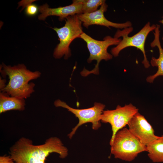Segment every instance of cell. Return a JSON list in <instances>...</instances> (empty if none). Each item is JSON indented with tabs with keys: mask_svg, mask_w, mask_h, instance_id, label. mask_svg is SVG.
<instances>
[{
	"mask_svg": "<svg viewBox=\"0 0 163 163\" xmlns=\"http://www.w3.org/2000/svg\"><path fill=\"white\" fill-rule=\"evenodd\" d=\"M56 153L62 159L68 155V150L56 137L46 139L43 144L34 145L31 139L22 137L10 148L9 153L14 163H45L46 158Z\"/></svg>",
	"mask_w": 163,
	"mask_h": 163,
	"instance_id": "6da1fadb",
	"label": "cell"
},
{
	"mask_svg": "<svg viewBox=\"0 0 163 163\" xmlns=\"http://www.w3.org/2000/svg\"><path fill=\"white\" fill-rule=\"evenodd\" d=\"M0 72L4 76H8L9 81L5 87L1 91L11 97L26 98L34 91L35 84L30 81L40 77L39 71L34 72L27 69L24 64L12 66L3 63Z\"/></svg>",
	"mask_w": 163,
	"mask_h": 163,
	"instance_id": "7a4b0ae2",
	"label": "cell"
},
{
	"mask_svg": "<svg viewBox=\"0 0 163 163\" xmlns=\"http://www.w3.org/2000/svg\"><path fill=\"white\" fill-rule=\"evenodd\" d=\"M110 146V154L115 158L127 161H131L139 153L147 152V146L125 127L117 132Z\"/></svg>",
	"mask_w": 163,
	"mask_h": 163,
	"instance_id": "3957f363",
	"label": "cell"
},
{
	"mask_svg": "<svg viewBox=\"0 0 163 163\" xmlns=\"http://www.w3.org/2000/svg\"><path fill=\"white\" fill-rule=\"evenodd\" d=\"M66 19L64 26L53 28L57 34L59 41L53 53L56 59H60L64 56V59H67L70 57L71 55L69 48L71 43L75 39L80 38L83 32L82 23L77 14L69 16Z\"/></svg>",
	"mask_w": 163,
	"mask_h": 163,
	"instance_id": "277c9868",
	"label": "cell"
},
{
	"mask_svg": "<svg viewBox=\"0 0 163 163\" xmlns=\"http://www.w3.org/2000/svg\"><path fill=\"white\" fill-rule=\"evenodd\" d=\"M156 25H151L148 22L137 33L131 37H129V33L133 31V28L131 27L123 29L122 30H118L115 34L114 37L119 38L122 37L119 43L111 49V54L114 57L118 56L120 52L123 49L129 47H134L139 49L142 52L144 59L142 62L144 67L149 68L150 64L146 57L145 49V43L146 38L149 33L155 30Z\"/></svg>",
	"mask_w": 163,
	"mask_h": 163,
	"instance_id": "5b68a950",
	"label": "cell"
},
{
	"mask_svg": "<svg viewBox=\"0 0 163 163\" xmlns=\"http://www.w3.org/2000/svg\"><path fill=\"white\" fill-rule=\"evenodd\" d=\"M80 38L86 43L90 53L88 62L90 63L93 60H95L97 62L93 69L90 71L84 68L81 72V75L84 77L92 73L98 74L100 62L102 60L107 61L113 58V56L108 52V48L110 46L117 45L122 40L121 38L107 36L104 38L103 40H98L93 38L84 32L80 35Z\"/></svg>",
	"mask_w": 163,
	"mask_h": 163,
	"instance_id": "8992f818",
	"label": "cell"
},
{
	"mask_svg": "<svg viewBox=\"0 0 163 163\" xmlns=\"http://www.w3.org/2000/svg\"><path fill=\"white\" fill-rule=\"evenodd\" d=\"M54 105L56 107L65 108L74 114L79 120L77 124L72 129V131L68 134V137L71 139L78 129L81 125L86 123L92 124V128L97 130L101 126V117L105 105L100 103L95 102L94 106L91 107L84 109H75L68 105L66 103L59 99L55 101Z\"/></svg>",
	"mask_w": 163,
	"mask_h": 163,
	"instance_id": "52a82bcc",
	"label": "cell"
},
{
	"mask_svg": "<svg viewBox=\"0 0 163 163\" xmlns=\"http://www.w3.org/2000/svg\"><path fill=\"white\" fill-rule=\"evenodd\" d=\"M138 109L130 103L123 107L118 105L113 110H104L101 121L109 123L111 126L112 135L110 142V145L117 132L125 127L133 116L138 112Z\"/></svg>",
	"mask_w": 163,
	"mask_h": 163,
	"instance_id": "ba28073f",
	"label": "cell"
},
{
	"mask_svg": "<svg viewBox=\"0 0 163 163\" xmlns=\"http://www.w3.org/2000/svg\"><path fill=\"white\" fill-rule=\"evenodd\" d=\"M127 125L131 133L146 146L159 137L155 135L152 126L139 112L133 116Z\"/></svg>",
	"mask_w": 163,
	"mask_h": 163,
	"instance_id": "9c48e42d",
	"label": "cell"
},
{
	"mask_svg": "<svg viewBox=\"0 0 163 163\" xmlns=\"http://www.w3.org/2000/svg\"><path fill=\"white\" fill-rule=\"evenodd\" d=\"M108 5L104 2L99 9L90 13L77 14L79 19L82 22L83 25L86 28L92 25H97L106 27L109 28L113 27L118 29H124L131 27V23L127 21L124 23H116L107 20L104 14L107 9Z\"/></svg>",
	"mask_w": 163,
	"mask_h": 163,
	"instance_id": "30bf717a",
	"label": "cell"
},
{
	"mask_svg": "<svg viewBox=\"0 0 163 163\" xmlns=\"http://www.w3.org/2000/svg\"><path fill=\"white\" fill-rule=\"evenodd\" d=\"M83 0H73L72 3L68 6L57 8H49L47 4L39 7L40 14L38 16L39 20L44 21L46 17L50 16L59 17V20L62 21L68 17L82 13Z\"/></svg>",
	"mask_w": 163,
	"mask_h": 163,
	"instance_id": "8fae6325",
	"label": "cell"
},
{
	"mask_svg": "<svg viewBox=\"0 0 163 163\" xmlns=\"http://www.w3.org/2000/svg\"><path fill=\"white\" fill-rule=\"evenodd\" d=\"M160 25H156V27L153 33L154 38L153 41L151 43L150 46L152 47L157 46L158 49L159 56L157 58L153 57L150 61V64L153 67H158V70L155 73L150 75L146 78V81L150 83H153L154 80L157 77L163 76V49L162 47L160 40Z\"/></svg>",
	"mask_w": 163,
	"mask_h": 163,
	"instance_id": "7c38bea8",
	"label": "cell"
},
{
	"mask_svg": "<svg viewBox=\"0 0 163 163\" xmlns=\"http://www.w3.org/2000/svg\"><path fill=\"white\" fill-rule=\"evenodd\" d=\"M24 98L10 97L2 92L0 93V113L10 110L23 111L25 109Z\"/></svg>",
	"mask_w": 163,
	"mask_h": 163,
	"instance_id": "4fadbf2b",
	"label": "cell"
},
{
	"mask_svg": "<svg viewBox=\"0 0 163 163\" xmlns=\"http://www.w3.org/2000/svg\"><path fill=\"white\" fill-rule=\"evenodd\" d=\"M148 156L153 162H163V135L147 146Z\"/></svg>",
	"mask_w": 163,
	"mask_h": 163,
	"instance_id": "5bb4252c",
	"label": "cell"
},
{
	"mask_svg": "<svg viewBox=\"0 0 163 163\" xmlns=\"http://www.w3.org/2000/svg\"><path fill=\"white\" fill-rule=\"evenodd\" d=\"M105 2L104 0H83L82 14H88L94 12Z\"/></svg>",
	"mask_w": 163,
	"mask_h": 163,
	"instance_id": "9a60e30c",
	"label": "cell"
},
{
	"mask_svg": "<svg viewBox=\"0 0 163 163\" xmlns=\"http://www.w3.org/2000/svg\"><path fill=\"white\" fill-rule=\"evenodd\" d=\"M25 10L26 14L29 16L35 15L39 11V7L34 4H27Z\"/></svg>",
	"mask_w": 163,
	"mask_h": 163,
	"instance_id": "2e32d148",
	"label": "cell"
},
{
	"mask_svg": "<svg viewBox=\"0 0 163 163\" xmlns=\"http://www.w3.org/2000/svg\"><path fill=\"white\" fill-rule=\"evenodd\" d=\"M0 163H14L10 155H5L0 156Z\"/></svg>",
	"mask_w": 163,
	"mask_h": 163,
	"instance_id": "e0dca14e",
	"label": "cell"
},
{
	"mask_svg": "<svg viewBox=\"0 0 163 163\" xmlns=\"http://www.w3.org/2000/svg\"><path fill=\"white\" fill-rule=\"evenodd\" d=\"M6 80L5 79H2L0 77V91L2 90L6 86L5 84Z\"/></svg>",
	"mask_w": 163,
	"mask_h": 163,
	"instance_id": "ac0fdd59",
	"label": "cell"
},
{
	"mask_svg": "<svg viewBox=\"0 0 163 163\" xmlns=\"http://www.w3.org/2000/svg\"><path fill=\"white\" fill-rule=\"evenodd\" d=\"M159 22L162 24L163 25V16L162 17V19L161 20H160L159 21ZM162 40H163V36L162 37Z\"/></svg>",
	"mask_w": 163,
	"mask_h": 163,
	"instance_id": "d6986e66",
	"label": "cell"
}]
</instances>
